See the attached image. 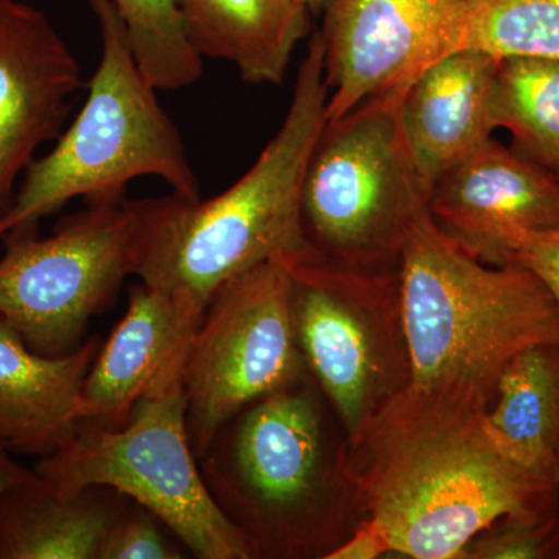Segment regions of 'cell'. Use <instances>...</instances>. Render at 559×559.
<instances>
[{
	"label": "cell",
	"mask_w": 559,
	"mask_h": 559,
	"mask_svg": "<svg viewBox=\"0 0 559 559\" xmlns=\"http://www.w3.org/2000/svg\"><path fill=\"white\" fill-rule=\"evenodd\" d=\"M191 336L159 290L132 285L128 310L100 345L81 388L83 425L119 428L143 396L182 388Z\"/></svg>",
	"instance_id": "14"
},
{
	"label": "cell",
	"mask_w": 559,
	"mask_h": 559,
	"mask_svg": "<svg viewBox=\"0 0 559 559\" xmlns=\"http://www.w3.org/2000/svg\"><path fill=\"white\" fill-rule=\"evenodd\" d=\"M499 58L484 50L452 51L407 90L401 123L426 190L491 139V92Z\"/></svg>",
	"instance_id": "15"
},
{
	"label": "cell",
	"mask_w": 559,
	"mask_h": 559,
	"mask_svg": "<svg viewBox=\"0 0 559 559\" xmlns=\"http://www.w3.org/2000/svg\"><path fill=\"white\" fill-rule=\"evenodd\" d=\"M124 496L90 488L61 498L44 480L0 496V559H98Z\"/></svg>",
	"instance_id": "18"
},
{
	"label": "cell",
	"mask_w": 559,
	"mask_h": 559,
	"mask_svg": "<svg viewBox=\"0 0 559 559\" xmlns=\"http://www.w3.org/2000/svg\"><path fill=\"white\" fill-rule=\"evenodd\" d=\"M406 94L360 103L326 120L305 168L300 224L305 248L360 270H399L426 190L401 123Z\"/></svg>",
	"instance_id": "6"
},
{
	"label": "cell",
	"mask_w": 559,
	"mask_h": 559,
	"mask_svg": "<svg viewBox=\"0 0 559 559\" xmlns=\"http://www.w3.org/2000/svg\"><path fill=\"white\" fill-rule=\"evenodd\" d=\"M83 86L80 62L47 14L0 0V218L36 151L64 131Z\"/></svg>",
	"instance_id": "13"
},
{
	"label": "cell",
	"mask_w": 559,
	"mask_h": 559,
	"mask_svg": "<svg viewBox=\"0 0 559 559\" xmlns=\"http://www.w3.org/2000/svg\"><path fill=\"white\" fill-rule=\"evenodd\" d=\"M509 263L533 272L549 289L559 308V230L522 238L511 252Z\"/></svg>",
	"instance_id": "25"
},
{
	"label": "cell",
	"mask_w": 559,
	"mask_h": 559,
	"mask_svg": "<svg viewBox=\"0 0 559 559\" xmlns=\"http://www.w3.org/2000/svg\"><path fill=\"white\" fill-rule=\"evenodd\" d=\"M112 2L140 69L157 91H180L201 80L204 58L191 46L173 0Z\"/></svg>",
	"instance_id": "21"
},
{
	"label": "cell",
	"mask_w": 559,
	"mask_h": 559,
	"mask_svg": "<svg viewBox=\"0 0 559 559\" xmlns=\"http://www.w3.org/2000/svg\"><path fill=\"white\" fill-rule=\"evenodd\" d=\"M488 421L518 457L559 476V344L532 345L510 360Z\"/></svg>",
	"instance_id": "19"
},
{
	"label": "cell",
	"mask_w": 559,
	"mask_h": 559,
	"mask_svg": "<svg viewBox=\"0 0 559 559\" xmlns=\"http://www.w3.org/2000/svg\"><path fill=\"white\" fill-rule=\"evenodd\" d=\"M329 94L314 32L282 127L240 180L210 200L171 191L131 201L138 219L132 275L171 301L191 340L224 283L263 261L307 250L301 180L326 121Z\"/></svg>",
	"instance_id": "2"
},
{
	"label": "cell",
	"mask_w": 559,
	"mask_h": 559,
	"mask_svg": "<svg viewBox=\"0 0 559 559\" xmlns=\"http://www.w3.org/2000/svg\"><path fill=\"white\" fill-rule=\"evenodd\" d=\"M39 480L40 477L35 469L25 468L13 459L9 450L0 447V496Z\"/></svg>",
	"instance_id": "26"
},
{
	"label": "cell",
	"mask_w": 559,
	"mask_h": 559,
	"mask_svg": "<svg viewBox=\"0 0 559 559\" xmlns=\"http://www.w3.org/2000/svg\"><path fill=\"white\" fill-rule=\"evenodd\" d=\"M164 522L128 499L106 533L98 559H180L182 543L168 538Z\"/></svg>",
	"instance_id": "24"
},
{
	"label": "cell",
	"mask_w": 559,
	"mask_h": 559,
	"mask_svg": "<svg viewBox=\"0 0 559 559\" xmlns=\"http://www.w3.org/2000/svg\"><path fill=\"white\" fill-rule=\"evenodd\" d=\"M100 345L92 337L68 355H39L0 316V447L40 459L79 432L81 388Z\"/></svg>",
	"instance_id": "16"
},
{
	"label": "cell",
	"mask_w": 559,
	"mask_h": 559,
	"mask_svg": "<svg viewBox=\"0 0 559 559\" xmlns=\"http://www.w3.org/2000/svg\"><path fill=\"white\" fill-rule=\"evenodd\" d=\"M426 205L447 237L491 266L522 238L559 230V180L492 138L436 180Z\"/></svg>",
	"instance_id": "12"
},
{
	"label": "cell",
	"mask_w": 559,
	"mask_h": 559,
	"mask_svg": "<svg viewBox=\"0 0 559 559\" xmlns=\"http://www.w3.org/2000/svg\"><path fill=\"white\" fill-rule=\"evenodd\" d=\"M36 474L61 498L109 488L139 503L200 559H250L248 544L219 510L191 448L182 388L143 396L119 428L83 425Z\"/></svg>",
	"instance_id": "7"
},
{
	"label": "cell",
	"mask_w": 559,
	"mask_h": 559,
	"mask_svg": "<svg viewBox=\"0 0 559 559\" xmlns=\"http://www.w3.org/2000/svg\"><path fill=\"white\" fill-rule=\"evenodd\" d=\"M308 374L286 261H263L224 283L209 301L182 369L187 432L198 460L235 414Z\"/></svg>",
	"instance_id": "10"
},
{
	"label": "cell",
	"mask_w": 559,
	"mask_h": 559,
	"mask_svg": "<svg viewBox=\"0 0 559 559\" xmlns=\"http://www.w3.org/2000/svg\"><path fill=\"white\" fill-rule=\"evenodd\" d=\"M466 47L559 61V0H463Z\"/></svg>",
	"instance_id": "22"
},
{
	"label": "cell",
	"mask_w": 559,
	"mask_h": 559,
	"mask_svg": "<svg viewBox=\"0 0 559 559\" xmlns=\"http://www.w3.org/2000/svg\"><path fill=\"white\" fill-rule=\"evenodd\" d=\"M412 384H469L495 400L510 360L559 344V308L533 272L474 259L418 213L401 257Z\"/></svg>",
	"instance_id": "5"
},
{
	"label": "cell",
	"mask_w": 559,
	"mask_h": 559,
	"mask_svg": "<svg viewBox=\"0 0 559 559\" xmlns=\"http://www.w3.org/2000/svg\"><path fill=\"white\" fill-rule=\"evenodd\" d=\"M320 14L326 120L406 94L430 66L468 49L463 0H326Z\"/></svg>",
	"instance_id": "11"
},
{
	"label": "cell",
	"mask_w": 559,
	"mask_h": 559,
	"mask_svg": "<svg viewBox=\"0 0 559 559\" xmlns=\"http://www.w3.org/2000/svg\"><path fill=\"white\" fill-rule=\"evenodd\" d=\"M282 259L308 371L353 436L412 381L401 267L360 270L308 250Z\"/></svg>",
	"instance_id": "8"
},
{
	"label": "cell",
	"mask_w": 559,
	"mask_h": 559,
	"mask_svg": "<svg viewBox=\"0 0 559 559\" xmlns=\"http://www.w3.org/2000/svg\"><path fill=\"white\" fill-rule=\"evenodd\" d=\"M198 463L250 559H331L369 518L347 433L311 374L235 414Z\"/></svg>",
	"instance_id": "3"
},
{
	"label": "cell",
	"mask_w": 559,
	"mask_h": 559,
	"mask_svg": "<svg viewBox=\"0 0 559 559\" xmlns=\"http://www.w3.org/2000/svg\"><path fill=\"white\" fill-rule=\"evenodd\" d=\"M492 400L469 384H409L347 437L366 527L384 555L460 559L502 518L559 510V476L528 465L488 421Z\"/></svg>",
	"instance_id": "1"
},
{
	"label": "cell",
	"mask_w": 559,
	"mask_h": 559,
	"mask_svg": "<svg viewBox=\"0 0 559 559\" xmlns=\"http://www.w3.org/2000/svg\"><path fill=\"white\" fill-rule=\"evenodd\" d=\"M460 559H559V510L540 520L502 518L477 533Z\"/></svg>",
	"instance_id": "23"
},
{
	"label": "cell",
	"mask_w": 559,
	"mask_h": 559,
	"mask_svg": "<svg viewBox=\"0 0 559 559\" xmlns=\"http://www.w3.org/2000/svg\"><path fill=\"white\" fill-rule=\"evenodd\" d=\"M495 130H507L513 148L559 180V61L499 60L491 92Z\"/></svg>",
	"instance_id": "20"
},
{
	"label": "cell",
	"mask_w": 559,
	"mask_h": 559,
	"mask_svg": "<svg viewBox=\"0 0 559 559\" xmlns=\"http://www.w3.org/2000/svg\"><path fill=\"white\" fill-rule=\"evenodd\" d=\"M202 58L229 62L249 84H280L294 50L311 33L296 0H173Z\"/></svg>",
	"instance_id": "17"
},
{
	"label": "cell",
	"mask_w": 559,
	"mask_h": 559,
	"mask_svg": "<svg viewBox=\"0 0 559 559\" xmlns=\"http://www.w3.org/2000/svg\"><path fill=\"white\" fill-rule=\"evenodd\" d=\"M135 227L134 209L124 200L87 205L47 238L38 226L9 231L0 257V316L39 355L80 347L90 320L134 274Z\"/></svg>",
	"instance_id": "9"
},
{
	"label": "cell",
	"mask_w": 559,
	"mask_h": 559,
	"mask_svg": "<svg viewBox=\"0 0 559 559\" xmlns=\"http://www.w3.org/2000/svg\"><path fill=\"white\" fill-rule=\"evenodd\" d=\"M297 3H300L301 7H305L312 16L314 14L322 13L323 5H325L326 0H296Z\"/></svg>",
	"instance_id": "27"
},
{
	"label": "cell",
	"mask_w": 559,
	"mask_h": 559,
	"mask_svg": "<svg viewBox=\"0 0 559 559\" xmlns=\"http://www.w3.org/2000/svg\"><path fill=\"white\" fill-rule=\"evenodd\" d=\"M100 28L102 55L86 84L87 98L49 154L32 162L0 240L81 198L87 205L120 204L132 180H165L175 193L200 200L201 187L186 142L140 69L127 25L112 0H90Z\"/></svg>",
	"instance_id": "4"
}]
</instances>
